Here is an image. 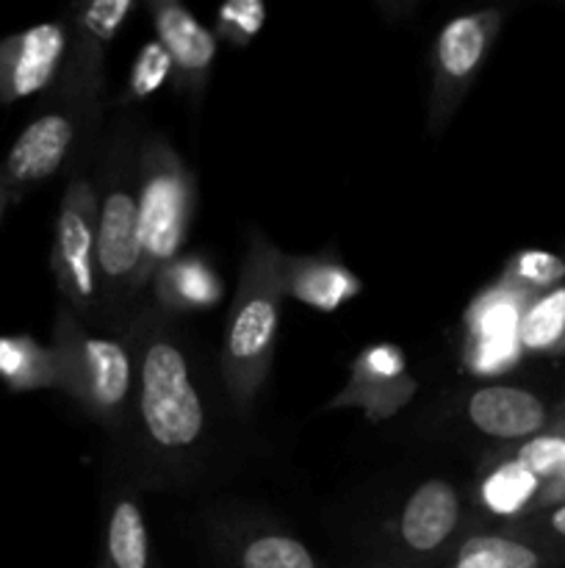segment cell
<instances>
[{"label": "cell", "mask_w": 565, "mask_h": 568, "mask_svg": "<svg viewBox=\"0 0 565 568\" xmlns=\"http://www.w3.org/2000/svg\"><path fill=\"white\" fill-rule=\"evenodd\" d=\"M233 568H321L316 555L286 530L255 527L230 541Z\"/></svg>", "instance_id": "19"}, {"label": "cell", "mask_w": 565, "mask_h": 568, "mask_svg": "<svg viewBox=\"0 0 565 568\" xmlns=\"http://www.w3.org/2000/svg\"><path fill=\"white\" fill-rule=\"evenodd\" d=\"M70 50V26L42 22L0 39V105L42 92L55 81Z\"/></svg>", "instance_id": "12"}, {"label": "cell", "mask_w": 565, "mask_h": 568, "mask_svg": "<svg viewBox=\"0 0 565 568\" xmlns=\"http://www.w3.org/2000/svg\"><path fill=\"white\" fill-rule=\"evenodd\" d=\"M6 205H9V197H6V194H3V192H0V216H3Z\"/></svg>", "instance_id": "29"}, {"label": "cell", "mask_w": 565, "mask_h": 568, "mask_svg": "<svg viewBox=\"0 0 565 568\" xmlns=\"http://www.w3.org/2000/svg\"><path fill=\"white\" fill-rule=\"evenodd\" d=\"M502 11L482 9L454 17L441 28L432 48L430 133H441L460 109L502 31Z\"/></svg>", "instance_id": "7"}, {"label": "cell", "mask_w": 565, "mask_h": 568, "mask_svg": "<svg viewBox=\"0 0 565 568\" xmlns=\"http://www.w3.org/2000/svg\"><path fill=\"white\" fill-rule=\"evenodd\" d=\"M155 300L164 311L188 314V311H208L219 303L222 281L197 255H177L153 275Z\"/></svg>", "instance_id": "17"}, {"label": "cell", "mask_w": 565, "mask_h": 568, "mask_svg": "<svg viewBox=\"0 0 565 568\" xmlns=\"http://www.w3.org/2000/svg\"><path fill=\"white\" fill-rule=\"evenodd\" d=\"M286 297V255L264 231L249 233L222 344V377L236 408H249L269 377Z\"/></svg>", "instance_id": "1"}, {"label": "cell", "mask_w": 565, "mask_h": 568, "mask_svg": "<svg viewBox=\"0 0 565 568\" xmlns=\"http://www.w3.org/2000/svg\"><path fill=\"white\" fill-rule=\"evenodd\" d=\"M419 392L410 377L408 358L397 344H371L349 366V381L330 399L332 410L358 408L374 425L391 419Z\"/></svg>", "instance_id": "10"}, {"label": "cell", "mask_w": 565, "mask_h": 568, "mask_svg": "<svg viewBox=\"0 0 565 568\" xmlns=\"http://www.w3.org/2000/svg\"><path fill=\"white\" fill-rule=\"evenodd\" d=\"M50 349L59 366V392L75 399L100 425H120L136 386L131 349L111 336L89 333L66 305L55 314Z\"/></svg>", "instance_id": "3"}, {"label": "cell", "mask_w": 565, "mask_h": 568, "mask_svg": "<svg viewBox=\"0 0 565 568\" xmlns=\"http://www.w3.org/2000/svg\"><path fill=\"white\" fill-rule=\"evenodd\" d=\"M360 292V277L336 255H286V294L319 314L343 308Z\"/></svg>", "instance_id": "16"}, {"label": "cell", "mask_w": 565, "mask_h": 568, "mask_svg": "<svg viewBox=\"0 0 565 568\" xmlns=\"http://www.w3.org/2000/svg\"><path fill=\"white\" fill-rule=\"evenodd\" d=\"M97 211L100 197L92 181L83 175L72 178L55 216L50 266L66 308L75 316H94L100 308Z\"/></svg>", "instance_id": "6"}, {"label": "cell", "mask_w": 565, "mask_h": 568, "mask_svg": "<svg viewBox=\"0 0 565 568\" xmlns=\"http://www.w3.org/2000/svg\"><path fill=\"white\" fill-rule=\"evenodd\" d=\"M266 22V6L260 0H227L216 11V39L233 48H247Z\"/></svg>", "instance_id": "27"}, {"label": "cell", "mask_w": 565, "mask_h": 568, "mask_svg": "<svg viewBox=\"0 0 565 568\" xmlns=\"http://www.w3.org/2000/svg\"><path fill=\"white\" fill-rule=\"evenodd\" d=\"M105 568H150V532L131 497L116 499L105 525Z\"/></svg>", "instance_id": "23"}, {"label": "cell", "mask_w": 565, "mask_h": 568, "mask_svg": "<svg viewBox=\"0 0 565 568\" xmlns=\"http://www.w3.org/2000/svg\"><path fill=\"white\" fill-rule=\"evenodd\" d=\"M518 344L532 355L565 353V286L548 288L526 303L518 322Z\"/></svg>", "instance_id": "22"}, {"label": "cell", "mask_w": 565, "mask_h": 568, "mask_svg": "<svg viewBox=\"0 0 565 568\" xmlns=\"http://www.w3.org/2000/svg\"><path fill=\"white\" fill-rule=\"evenodd\" d=\"M150 272L138 231L136 161L116 155L105 178L97 211V286L103 308L122 314L147 286Z\"/></svg>", "instance_id": "4"}, {"label": "cell", "mask_w": 565, "mask_h": 568, "mask_svg": "<svg viewBox=\"0 0 565 568\" xmlns=\"http://www.w3.org/2000/svg\"><path fill=\"white\" fill-rule=\"evenodd\" d=\"M565 277V261L543 250H524L515 255L507 264L504 281L513 283L515 288L526 294V297H537V294L548 292V288L559 286Z\"/></svg>", "instance_id": "25"}, {"label": "cell", "mask_w": 565, "mask_h": 568, "mask_svg": "<svg viewBox=\"0 0 565 568\" xmlns=\"http://www.w3.org/2000/svg\"><path fill=\"white\" fill-rule=\"evenodd\" d=\"M138 231L150 277L175 261L194 211V178L164 136H147L136 153Z\"/></svg>", "instance_id": "5"}, {"label": "cell", "mask_w": 565, "mask_h": 568, "mask_svg": "<svg viewBox=\"0 0 565 568\" xmlns=\"http://www.w3.org/2000/svg\"><path fill=\"white\" fill-rule=\"evenodd\" d=\"M175 67H172L170 53L164 50V44L155 39L147 42L138 50L136 61L131 67V75H127L125 92H122L120 103H142V100L153 98L161 87L172 78Z\"/></svg>", "instance_id": "26"}, {"label": "cell", "mask_w": 565, "mask_h": 568, "mask_svg": "<svg viewBox=\"0 0 565 568\" xmlns=\"http://www.w3.org/2000/svg\"><path fill=\"white\" fill-rule=\"evenodd\" d=\"M0 381L11 392L59 388L53 349L31 336H0Z\"/></svg>", "instance_id": "20"}, {"label": "cell", "mask_w": 565, "mask_h": 568, "mask_svg": "<svg viewBox=\"0 0 565 568\" xmlns=\"http://www.w3.org/2000/svg\"><path fill=\"white\" fill-rule=\"evenodd\" d=\"M563 497H565V488H563Z\"/></svg>", "instance_id": "30"}, {"label": "cell", "mask_w": 565, "mask_h": 568, "mask_svg": "<svg viewBox=\"0 0 565 568\" xmlns=\"http://www.w3.org/2000/svg\"><path fill=\"white\" fill-rule=\"evenodd\" d=\"M150 14H153L158 42L164 44V50L172 59V67H175L177 83L186 92L199 94L216 61V50H219L216 33H210L177 0H153Z\"/></svg>", "instance_id": "15"}, {"label": "cell", "mask_w": 565, "mask_h": 568, "mask_svg": "<svg viewBox=\"0 0 565 568\" xmlns=\"http://www.w3.org/2000/svg\"><path fill=\"white\" fill-rule=\"evenodd\" d=\"M546 530L552 532L554 538H559V541H565V503L554 505V508L548 510Z\"/></svg>", "instance_id": "28"}, {"label": "cell", "mask_w": 565, "mask_h": 568, "mask_svg": "<svg viewBox=\"0 0 565 568\" xmlns=\"http://www.w3.org/2000/svg\"><path fill=\"white\" fill-rule=\"evenodd\" d=\"M78 125L64 111H48L28 122L0 164V192L17 203L25 192L61 170L75 144Z\"/></svg>", "instance_id": "13"}, {"label": "cell", "mask_w": 565, "mask_h": 568, "mask_svg": "<svg viewBox=\"0 0 565 568\" xmlns=\"http://www.w3.org/2000/svg\"><path fill=\"white\" fill-rule=\"evenodd\" d=\"M136 403L147 442L158 453H192L205 433V405L186 353L166 331H147L136 358Z\"/></svg>", "instance_id": "2"}, {"label": "cell", "mask_w": 565, "mask_h": 568, "mask_svg": "<svg viewBox=\"0 0 565 568\" xmlns=\"http://www.w3.org/2000/svg\"><path fill=\"white\" fill-rule=\"evenodd\" d=\"M463 525V497L449 480L432 477L419 483L391 525L399 568H430L452 549Z\"/></svg>", "instance_id": "8"}, {"label": "cell", "mask_w": 565, "mask_h": 568, "mask_svg": "<svg viewBox=\"0 0 565 568\" xmlns=\"http://www.w3.org/2000/svg\"><path fill=\"white\" fill-rule=\"evenodd\" d=\"M524 469H530L543 483V494L537 499V508L554 505L563 499L565 488V422L552 425L541 436L521 444L513 455Z\"/></svg>", "instance_id": "24"}, {"label": "cell", "mask_w": 565, "mask_h": 568, "mask_svg": "<svg viewBox=\"0 0 565 568\" xmlns=\"http://www.w3.org/2000/svg\"><path fill=\"white\" fill-rule=\"evenodd\" d=\"M552 555L541 544L504 532H482L460 541L430 568H548Z\"/></svg>", "instance_id": "18"}, {"label": "cell", "mask_w": 565, "mask_h": 568, "mask_svg": "<svg viewBox=\"0 0 565 568\" xmlns=\"http://www.w3.org/2000/svg\"><path fill=\"white\" fill-rule=\"evenodd\" d=\"M133 0H89L75 11L66 50L61 94L78 103H94L103 89V61L122 22L131 17Z\"/></svg>", "instance_id": "11"}, {"label": "cell", "mask_w": 565, "mask_h": 568, "mask_svg": "<svg viewBox=\"0 0 565 568\" xmlns=\"http://www.w3.org/2000/svg\"><path fill=\"white\" fill-rule=\"evenodd\" d=\"M530 300L504 277L480 292L465 311V369L480 377H496L521 358L518 322Z\"/></svg>", "instance_id": "9"}, {"label": "cell", "mask_w": 565, "mask_h": 568, "mask_svg": "<svg viewBox=\"0 0 565 568\" xmlns=\"http://www.w3.org/2000/svg\"><path fill=\"white\" fill-rule=\"evenodd\" d=\"M543 494V483L515 458L499 460L485 471L480 483V503L493 516H518L535 508Z\"/></svg>", "instance_id": "21"}, {"label": "cell", "mask_w": 565, "mask_h": 568, "mask_svg": "<svg viewBox=\"0 0 565 568\" xmlns=\"http://www.w3.org/2000/svg\"><path fill=\"white\" fill-rule=\"evenodd\" d=\"M465 419L493 442H530L552 427V414L543 397L510 383H487L465 399Z\"/></svg>", "instance_id": "14"}]
</instances>
